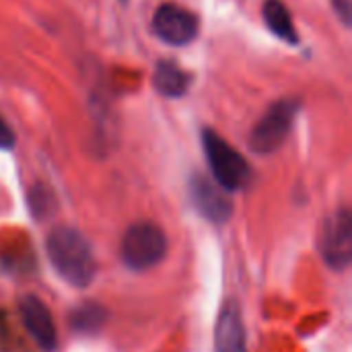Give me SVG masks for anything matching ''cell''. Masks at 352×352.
<instances>
[{
    "instance_id": "9a60e30c",
    "label": "cell",
    "mask_w": 352,
    "mask_h": 352,
    "mask_svg": "<svg viewBox=\"0 0 352 352\" xmlns=\"http://www.w3.org/2000/svg\"><path fill=\"white\" fill-rule=\"evenodd\" d=\"M120 2H124V4H126V2H128V0H120Z\"/></svg>"
},
{
    "instance_id": "9c48e42d",
    "label": "cell",
    "mask_w": 352,
    "mask_h": 352,
    "mask_svg": "<svg viewBox=\"0 0 352 352\" xmlns=\"http://www.w3.org/2000/svg\"><path fill=\"white\" fill-rule=\"evenodd\" d=\"M214 352H248V332L241 305L227 299L214 324Z\"/></svg>"
},
{
    "instance_id": "8992f818",
    "label": "cell",
    "mask_w": 352,
    "mask_h": 352,
    "mask_svg": "<svg viewBox=\"0 0 352 352\" xmlns=\"http://www.w3.org/2000/svg\"><path fill=\"white\" fill-rule=\"evenodd\" d=\"M151 29L167 45H188L198 37L200 19L175 2H165L155 10Z\"/></svg>"
},
{
    "instance_id": "7a4b0ae2",
    "label": "cell",
    "mask_w": 352,
    "mask_h": 352,
    "mask_svg": "<svg viewBox=\"0 0 352 352\" xmlns=\"http://www.w3.org/2000/svg\"><path fill=\"white\" fill-rule=\"evenodd\" d=\"M200 140L212 179L221 190L239 192L252 182V167L248 159L237 148H233L221 134L210 128H204Z\"/></svg>"
},
{
    "instance_id": "5b68a950",
    "label": "cell",
    "mask_w": 352,
    "mask_h": 352,
    "mask_svg": "<svg viewBox=\"0 0 352 352\" xmlns=\"http://www.w3.org/2000/svg\"><path fill=\"white\" fill-rule=\"evenodd\" d=\"M320 254L328 268L344 272L352 262V217L349 208L330 212L320 229Z\"/></svg>"
},
{
    "instance_id": "30bf717a",
    "label": "cell",
    "mask_w": 352,
    "mask_h": 352,
    "mask_svg": "<svg viewBox=\"0 0 352 352\" xmlns=\"http://www.w3.org/2000/svg\"><path fill=\"white\" fill-rule=\"evenodd\" d=\"M153 87L163 95L171 99H179L188 93L190 87V74L177 66L173 60H161L155 66L153 72Z\"/></svg>"
},
{
    "instance_id": "7c38bea8",
    "label": "cell",
    "mask_w": 352,
    "mask_h": 352,
    "mask_svg": "<svg viewBox=\"0 0 352 352\" xmlns=\"http://www.w3.org/2000/svg\"><path fill=\"white\" fill-rule=\"evenodd\" d=\"M97 311V307H93V305H89V307H85L82 309V314H74V320H70L78 330H93V324H101V320H95L93 318V314Z\"/></svg>"
},
{
    "instance_id": "3957f363",
    "label": "cell",
    "mask_w": 352,
    "mask_h": 352,
    "mask_svg": "<svg viewBox=\"0 0 352 352\" xmlns=\"http://www.w3.org/2000/svg\"><path fill=\"white\" fill-rule=\"evenodd\" d=\"M167 235L157 223L138 221L126 229L120 245V256L130 270L144 272L163 262V258L167 256Z\"/></svg>"
},
{
    "instance_id": "8fae6325",
    "label": "cell",
    "mask_w": 352,
    "mask_h": 352,
    "mask_svg": "<svg viewBox=\"0 0 352 352\" xmlns=\"http://www.w3.org/2000/svg\"><path fill=\"white\" fill-rule=\"evenodd\" d=\"M262 16L266 27L283 41L297 45L299 43V33L295 29L293 16L289 12V8L280 2V0H266L262 6Z\"/></svg>"
},
{
    "instance_id": "5bb4252c",
    "label": "cell",
    "mask_w": 352,
    "mask_h": 352,
    "mask_svg": "<svg viewBox=\"0 0 352 352\" xmlns=\"http://www.w3.org/2000/svg\"><path fill=\"white\" fill-rule=\"evenodd\" d=\"M332 2H334L336 12L342 16V21H344L346 25H351V2H349V0H332Z\"/></svg>"
},
{
    "instance_id": "4fadbf2b",
    "label": "cell",
    "mask_w": 352,
    "mask_h": 352,
    "mask_svg": "<svg viewBox=\"0 0 352 352\" xmlns=\"http://www.w3.org/2000/svg\"><path fill=\"white\" fill-rule=\"evenodd\" d=\"M14 132L10 130V126L0 118V151H10L14 146Z\"/></svg>"
},
{
    "instance_id": "ba28073f",
    "label": "cell",
    "mask_w": 352,
    "mask_h": 352,
    "mask_svg": "<svg viewBox=\"0 0 352 352\" xmlns=\"http://www.w3.org/2000/svg\"><path fill=\"white\" fill-rule=\"evenodd\" d=\"M190 198L194 208L206 221L214 225H223L229 221L233 212V204L225 190H221L214 182L204 175H194L190 182Z\"/></svg>"
},
{
    "instance_id": "52a82bcc",
    "label": "cell",
    "mask_w": 352,
    "mask_h": 352,
    "mask_svg": "<svg viewBox=\"0 0 352 352\" xmlns=\"http://www.w3.org/2000/svg\"><path fill=\"white\" fill-rule=\"evenodd\" d=\"M19 314L27 334L39 351L54 352L58 349V334L52 311L37 295H23L19 299Z\"/></svg>"
},
{
    "instance_id": "277c9868",
    "label": "cell",
    "mask_w": 352,
    "mask_h": 352,
    "mask_svg": "<svg viewBox=\"0 0 352 352\" xmlns=\"http://www.w3.org/2000/svg\"><path fill=\"white\" fill-rule=\"evenodd\" d=\"M301 111V99L285 97L272 103L266 113L258 120V124L252 128L248 144L256 155H272L276 153L289 138L295 120Z\"/></svg>"
},
{
    "instance_id": "6da1fadb",
    "label": "cell",
    "mask_w": 352,
    "mask_h": 352,
    "mask_svg": "<svg viewBox=\"0 0 352 352\" xmlns=\"http://www.w3.org/2000/svg\"><path fill=\"white\" fill-rule=\"evenodd\" d=\"M45 252L56 274L74 289H87L97 274V260L89 239L70 225H58L50 231Z\"/></svg>"
}]
</instances>
